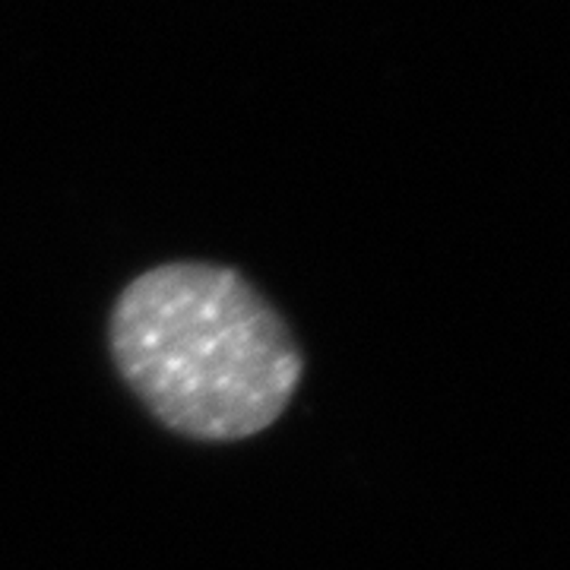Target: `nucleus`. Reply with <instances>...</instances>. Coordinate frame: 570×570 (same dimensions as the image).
Listing matches in <instances>:
<instances>
[{"mask_svg":"<svg viewBox=\"0 0 570 570\" xmlns=\"http://www.w3.org/2000/svg\"><path fill=\"white\" fill-rule=\"evenodd\" d=\"M111 358L165 428L194 441H245L283 415L305 371L279 311L242 273L163 264L111 311Z\"/></svg>","mask_w":570,"mask_h":570,"instance_id":"nucleus-1","label":"nucleus"}]
</instances>
